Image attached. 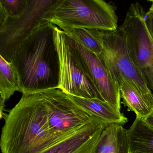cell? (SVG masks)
<instances>
[{
  "label": "cell",
  "instance_id": "cell-1",
  "mask_svg": "<svg viewBox=\"0 0 153 153\" xmlns=\"http://www.w3.org/2000/svg\"><path fill=\"white\" fill-rule=\"evenodd\" d=\"M3 117L2 153H42L72 135H59L52 129L40 92L23 94L16 105Z\"/></svg>",
  "mask_w": 153,
  "mask_h": 153
},
{
  "label": "cell",
  "instance_id": "cell-2",
  "mask_svg": "<svg viewBox=\"0 0 153 153\" xmlns=\"http://www.w3.org/2000/svg\"><path fill=\"white\" fill-rule=\"evenodd\" d=\"M55 27L44 21L14 54L11 62L16 70L23 94L59 88L60 64Z\"/></svg>",
  "mask_w": 153,
  "mask_h": 153
},
{
  "label": "cell",
  "instance_id": "cell-3",
  "mask_svg": "<svg viewBox=\"0 0 153 153\" xmlns=\"http://www.w3.org/2000/svg\"><path fill=\"white\" fill-rule=\"evenodd\" d=\"M116 8L103 0H56L43 16L62 31L74 28L114 31Z\"/></svg>",
  "mask_w": 153,
  "mask_h": 153
},
{
  "label": "cell",
  "instance_id": "cell-4",
  "mask_svg": "<svg viewBox=\"0 0 153 153\" xmlns=\"http://www.w3.org/2000/svg\"><path fill=\"white\" fill-rule=\"evenodd\" d=\"M117 84L124 78L144 98L153 111V94L130 55L125 32L119 27L104 31L103 51L98 55Z\"/></svg>",
  "mask_w": 153,
  "mask_h": 153
},
{
  "label": "cell",
  "instance_id": "cell-5",
  "mask_svg": "<svg viewBox=\"0 0 153 153\" xmlns=\"http://www.w3.org/2000/svg\"><path fill=\"white\" fill-rule=\"evenodd\" d=\"M55 30L59 59V88L74 96L105 101L96 87L81 55L69 43L64 31L57 26Z\"/></svg>",
  "mask_w": 153,
  "mask_h": 153
},
{
  "label": "cell",
  "instance_id": "cell-6",
  "mask_svg": "<svg viewBox=\"0 0 153 153\" xmlns=\"http://www.w3.org/2000/svg\"><path fill=\"white\" fill-rule=\"evenodd\" d=\"M146 13L138 2L131 4L120 27L127 36L130 55L153 91V40L145 23Z\"/></svg>",
  "mask_w": 153,
  "mask_h": 153
},
{
  "label": "cell",
  "instance_id": "cell-7",
  "mask_svg": "<svg viewBox=\"0 0 153 153\" xmlns=\"http://www.w3.org/2000/svg\"><path fill=\"white\" fill-rule=\"evenodd\" d=\"M56 0H28L24 12L17 17L0 21V56L11 63L20 45L45 20L43 16Z\"/></svg>",
  "mask_w": 153,
  "mask_h": 153
},
{
  "label": "cell",
  "instance_id": "cell-8",
  "mask_svg": "<svg viewBox=\"0 0 153 153\" xmlns=\"http://www.w3.org/2000/svg\"><path fill=\"white\" fill-rule=\"evenodd\" d=\"M40 93L49 125L57 134L72 135L97 119L78 106L61 88H52Z\"/></svg>",
  "mask_w": 153,
  "mask_h": 153
},
{
  "label": "cell",
  "instance_id": "cell-9",
  "mask_svg": "<svg viewBox=\"0 0 153 153\" xmlns=\"http://www.w3.org/2000/svg\"><path fill=\"white\" fill-rule=\"evenodd\" d=\"M66 35L69 43L84 59L94 83L103 99L120 112L121 103L119 86L100 57L67 34Z\"/></svg>",
  "mask_w": 153,
  "mask_h": 153
},
{
  "label": "cell",
  "instance_id": "cell-10",
  "mask_svg": "<svg viewBox=\"0 0 153 153\" xmlns=\"http://www.w3.org/2000/svg\"><path fill=\"white\" fill-rule=\"evenodd\" d=\"M107 124L97 119L42 153H94Z\"/></svg>",
  "mask_w": 153,
  "mask_h": 153
},
{
  "label": "cell",
  "instance_id": "cell-11",
  "mask_svg": "<svg viewBox=\"0 0 153 153\" xmlns=\"http://www.w3.org/2000/svg\"><path fill=\"white\" fill-rule=\"evenodd\" d=\"M68 94L71 100L88 114L107 125H123L128 119L107 102L96 98H85Z\"/></svg>",
  "mask_w": 153,
  "mask_h": 153
},
{
  "label": "cell",
  "instance_id": "cell-12",
  "mask_svg": "<svg viewBox=\"0 0 153 153\" xmlns=\"http://www.w3.org/2000/svg\"><path fill=\"white\" fill-rule=\"evenodd\" d=\"M94 153H129L127 130L120 124L107 125Z\"/></svg>",
  "mask_w": 153,
  "mask_h": 153
},
{
  "label": "cell",
  "instance_id": "cell-13",
  "mask_svg": "<svg viewBox=\"0 0 153 153\" xmlns=\"http://www.w3.org/2000/svg\"><path fill=\"white\" fill-rule=\"evenodd\" d=\"M129 152L153 153V129L143 119L137 118L127 130Z\"/></svg>",
  "mask_w": 153,
  "mask_h": 153
},
{
  "label": "cell",
  "instance_id": "cell-14",
  "mask_svg": "<svg viewBox=\"0 0 153 153\" xmlns=\"http://www.w3.org/2000/svg\"><path fill=\"white\" fill-rule=\"evenodd\" d=\"M16 91L20 92L16 70L12 62H7L0 56V114L4 115L5 103Z\"/></svg>",
  "mask_w": 153,
  "mask_h": 153
},
{
  "label": "cell",
  "instance_id": "cell-15",
  "mask_svg": "<svg viewBox=\"0 0 153 153\" xmlns=\"http://www.w3.org/2000/svg\"><path fill=\"white\" fill-rule=\"evenodd\" d=\"M120 88L122 104L128 108V111L134 112L137 118L145 119L152 112L146 101L138 92L124 78L117 82Z\"/></svg>",
  "mask_w": 153,
  "mask_h": 153
},
{
  "label": "cell",
  "instance_id": "cell-16",
  "mask_svg": "<svg viewBox=\"0 0 153 153\" xmlns=\"http://www.w3.org/2000/svg\"><path fill=\"white\" fill-rule=\"evenodd\" d=\"M87 49L97 55L103 51L104 31L95 29L74 28L63 31Z\"/></svg>",
  "mask_w": 153,
  "mask_h": 153
},
{
  "label": "cell",
  "instance_id": "cell-17",
  "mask_svg": "<svg viewBox=\"0 0 153 153\" xmlns=\"http://www.w3.org/2000/svg\"><path fill=\"white\" fill-rule=\"evenodd\" d=\"M28 0H0V21L7 17L21 15L26 8Z\"/></svg>",
  "mask_w": 153,
  "mask_h": 153
},
{
  "label": "cell",
  "instance_id": "cell-18",
  "mask_svg": "<svg viewBox=\"0 0 153 153\" xmlns=\"http://www.w3.org/2000/svg\"><path fill=\"white\" fill-rule=\"evenodd\" d=\"M145 23L147 28L153 40V13L149 10L145 16Z\"/></svg>",
  "mask_w": 153,
  "mask_h": 153
},
{
  "label": "cell",
  "instance_id": "cell-19",
  "mask_svg": "<svg viewBox=\"0 0 153 153\" xmlns=\"http://www.w3.org/2000/svg\"><path fill=\"white\" fill-rule=\"evenodd\" d=\"M145 122L153 129V111H152L150 114L144 119Z\"/></svg>",
  "mask_w": 153,
  "mask_h": 153
},
{
  "label": "cell",
  "instance_id": "cell-20",
  "mask_svg": "<svg viewBox=\"0 0 153 153\" xmlns=\"http://www.w3.org/2000/svg\"><path fill=\"white\" fill-rule=\"evenodd\" d=\"M149 1L152 3V4H151V7H150V8H149V10L152 11L153 13V0H152V1Z\"/></svg>",
  "mask_w": 153,
  "mask_h": 153
},
{
  "label": "cell",
  "instance_id": "cell-21",
  "mask_svg": "<svg viewBox=\"0 0 153 153\" xmlns=\"http://www.w3.org/2000/svg\"><path fill=\"white\" fill-rule=\"evenodd\" d=\"M129 153H141V152H134V153H131V152H129Z\"/></svg>",
  "mask_w": 153,
  "mask_h": 153
}]
</instances>
